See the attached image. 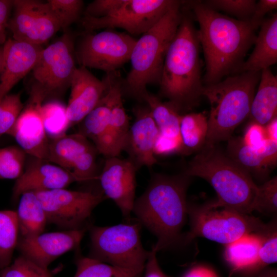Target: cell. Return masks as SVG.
Masks as SVG:
<instances>
[{
    "label": "cell",
    "instance_id": "b9f144b4",
    "mask_svg": "<svg viewBox=\"0 0 277 277\" xmlns=\"http://www.w3.org/2000/svg\"><path fill=\"white\" fill-rule=\"evenodd\" d=\"M181 138H171L159 134L154 147L155 155H168L183 152Z\"/></svg>",
    "mask_w": 277,
    "mask_h": 277
},
{
    "label": "cell",
    "instance_id": "ac0fdd59",
    "mask_svg": "<svg viewBox=\"0 0 277 277\" xmlns=\"http://www.w3.org/2000/svg\"><path fill=\"white\" fill-rule=\"evenodd\" d=\"M135 120L130 127L124 150L137 167H150L156 163L154 147L159 130L147 106L133 109Z\"/></svg>",
    "mask_w": 277,
    "mask_h": 277
},
{
    "label": "cell",
    "instance_id": "f35d334b",
    "mask_svg": "<svg viewBox=\"0 0 277 277\" xmlns=\"http://www.w3.org/2000/svg\"><path fill=\"white\" fill-rule=\"evenodd\" d=\"M216 11L221 10L237 17V19L249 22L256 3L253 0H208L203 2Z\"/></svg>",
    "mask_w": 277,
    "mask_h": 277
},
{
    "label": "cell",
    "instance_id": "cb8c5ba5",
    "mask_svg": "<svg viewBox=\"0 0 277 277\" xmlns=\"http://www.w3.org/2000/svg\"><path fill=\"white\" fill-rule=\"evenodd\" d=\"M94 147L79 133L65 134L49 141L47 161L70 171L73 165Z\"/></svg>",
    "mask_w": 277,
    "mask_h": 277
},
{
    "label": "cell",
    "instance_id": "d590c367",
    "mask_svg": "<svg viewBox=\"0 0 277 277\" xmlns=\"http://www.w3.org/2000/svg\"><path fill=\"white\" fill-rule=\"evenodd\" d=\"M46 4L61 29H67L80 18L83 7L81 0H49Z\"/></svg>",
    "mask_w": 277,
    "mask_h": 277
},
{
    "label": "cell",
    "instance_id": "4fadbf2b",
    "mask_svg": "<svg viewBox=\"0 0 277 277\" xmlns=\"http://www.w3.org/2000/svg\"><path fill=\"white\" fill-rule=\"evenodd\" d=\"M8 29L13 39L41 46L61 29L46 2L14 0Z\"/></svg>",
    "mask_w": 277,
    "mask_h": 277
},
{
    "label": "cell",
    "instance_id": "8fae6325",
    "mask_svg": "<svg viewBox=\"0 0 277 277\" xmlns=\"http://www.w3.org/2000/svg\"><path fill=\"white\" fill-rule=\"evenodd\" d=\"M136 40L127 33L109 29L97 33L89 32L75 48L76 60L80 66L113 72L130 61Z\"/></svg>",
    "mask_w": 277,
    "mask_h": 277
},
{
    "label": "cell",
    "instance_id": "4316f807",
    "mask_svg": "<svg viewBox=\"0 0 277 277\" xmlns=\"http://www.w3.org/2000/svg\"><path fill=\"white\" fill-rule=\"evenodd\" d=\"M142 101L146 103L160 134L171 138H181L180 122L181 114L169 102H163L159 97L146 91Z\"/></svg>",
    "mask_w": 277,
    "mask_h": 277
},
{
    "label": "cell",
    "instance_id": "8d00e7d4",
    "mask_svg": "<svg viewBox=\"0 0 277 277\" xmlns=\"http://www.w3.org/2000/svg\"><path fill=\"white\" fill-rule=\"evenodd\" d=\"M0 277H53L48 269L21 255L1 270Z\"/></svg>",
    "mask_w": 277,
    "mask_h": 277
},
{
    "label": "cell",
    "instance_id": "2e32d148",
    "mask_svg": "<svg viewBox=\"0 0 277 277\" xmlns=\"http://www.w3.org/2000/svg\"><path fill=\"white\" fill-rule=\"evenodd\" d=\"M106 74L101 81L84 67L76 69L71 80L70 95L66 106L70 127L80 123L105 94L111 77V73Z\"/></svg>",
    "mask_w": 277,
    "mask_h": 277
},
{
    "label": "cell",
    "instance_id": "d4e9b609",
    "mask_svg": "<svg viewBox=\"0 0 277 277\" xmlns=\"http://www.w3.org/2000/svg\"><path fill=\"white\" fill-rule=\"evenodd\" d=\"M260 243V236L256 232L225 245L224 256L230 268L229 276L239 271L251 272L258 261Z\"/></svg>",
    "mask_w": 277,
    "mask_h": 277
},
{
    "label": "cell",
    "instance_id": "ab89813d",
    "mask_svg": "<svg viewBox=\"0 0 277 277\" xmlns=\"http://www.w3.org/2000/svg\"><path fill=\"white\" fill-rule=\"evenodd\" d=\"M253 211L269 214L276 213V176L267 180L262 185L258 186V190Z\"/></svg>",
    "mask_w": 277,
    "mask_h": 277
},
{
    "label": "cell",
    "instance_id": "ee69618b",
    "mask_svg": "<svg viewBox=\"0 0 277 277\" xmlns=\"http://www.w3.org/2000/svg\"><path fill=\"white\" fill-rule=\"evenodd\" d=\"M13 1L0 0V45L6 41L7 29L13 8Z\"/></svg>",
    "mask_w": 277,
    "mask_h": 277
},
{
    "label": "cell",
    "instance_id": "5bb4252c",
    "mask_svg": "<svg viewBox=\"0 0 277 277\" xmlns=\"http://www.w3.org/2000/svg\"><path fill=\"white\" fill-rule=\"evenodd\" d=\"M138 169L129 158L108 157L98 176L105 196L115 202L126 217L132 212Z\"/></svg>",
    "mask_w": 277,
    "mask_h": 277
},
{
    "label": "cell",
    "instance_id": "ba28073f",
    "mask_svg": "<svg viewBox=\"0 0 277 277\" xmlns=\"http://www.w3.org/2000/svg\"><path fill=\"white\" fill-rule=\"evenodd\" d=\"M138 224L94 227L90 231L92 258L139 275L149 251L143 247Z\"/></svg>",
    "mask_w": 277,
    "mask_h": 277
},
{
    "label": "cell",
    "instance_id": "1f68e13d",
    "mask_svg": "<svg viewBox=\"0 0 277 277\" xmlns=\"http://www.w3.org/2000/svg\"><path fill=\"white\" fill-rule=\"evenodd\" d=\"M41 114L46 134L52 138L66 134L70 127L66 106L53 101L43 104Z\"/></svg>",
    "mask_w": 277,
    "mask_h": 277
},
{
    "label": "cell",
    "instance_id": "7bdbcfd3",
    "mask_svg": "<svg viewBox=\"0 0 277 277\" xmlns=\"http://www.w3.org/2000/svg\"><path fill=\"white\" fill-rule=\"evenodd\" d=\"M277 8L276 0H260L256 2L249 23L256 30L264 20L265 15Z\"/></svg>",
    "mask_w": 277,
    "mask_h": 277
},
{
    "label": "cell",
    "instance_id": "9a60e30c",
    "mask_svg": "<svg viewBox=\"0 0 277 277\" xmlns=\"http://www.w3.org/2000/svg\"><path fill=\"white\" fill-rule=\"evenodd\" d=\"M86 230L83 228L43 232L29 238L19 237L16 248L22 255L48 268L49 265L59 256L80 246Z\"/></svg>",
    "mask_w": 277,
    "mask_h": 277
},
{
    "label": "cell",
    "instance_id": "603a6c76",
    "mask_svg": "<svg viewBox=\"0 0 277 277\" xmlns=\"http://www.w3.org/2000/svg\"><path fill=\"white\" fill-rule=\"evenodd\" d=\"M276 112L277 77L267 68L261 71L259 85L248 117L250 122L264 126L276 117Z\"/></svg>",
    "mask_w": 277,
    "mask_h": 277
},
{
    "label": "cell",
    "instance_id": "f1b7e54d",
    "mask_svg": "<svg viewBox=\"0 0 277 277\" xmlns=\"http://www.w3.org/2000/svg\"><path fill=\"white\" fill-rule=\"evenodd\" d=\"M130 127L129 118L123 106L121 88L115 96L111 108L108 132L109 157L118 156L124 150Z\"/></svg>",
    "mask_w": 277,
    "mask_h": 277
},
{
    "label": "cell",
    "instance_id": "5b68a950",
    "mask_svg": "<svg viewBox=\"0 0 277 277\" xmlns=\"http://www.w3.org/2000/svg\"><path fill=\"white\" fill-rule=\"evenodd\" d=\"M260 72L245 71L203 87L202 95L210 105L205 144L228 141L249 117Z\"/></svg>",
    "mask_w": 277,
    "mask_h": 277
},
{
    "label": "cell",
    "instance_id": "6da1fadb",
    "mask_svg": "<svg viewBox=\"0 0 277 277\" xmlns=\"http://www.w3.org/2000/svg\"><path fill=\"white\" fill-rule=\"evenodd\" d=\"M198 22L199 36L206 63V85L239 73L243 59L254 44L255 29L249 22L222 14L201 1H189Z\"/></svg>",
    "mask_w": 277,
    "mask_h": 277
},
{
    "label": "cell",
    "instance_id": "f6af8a7d",
    "mask_svg": "<svg viewBox=\"0 0 277 277\" xmlns=\"http://www.w3.org/2000/svg\"><path fill=\"white\" fill-rule=\"evenodd\" d=\"M156 252L152 248L146 261L144 277H168L161 269L156 256Z\"/></svg>",
    "mask_w": 277,
    "mask_h": 277
},
{
    "label": "cell",
    "instance_id": "83f0119b",
    "mask_svg": "<svg viewBox=\"0 0 277 277\" xmlns=\"http://www.w3.org/2000/svg\"><path fill=\"white\" fill-rule=\"evenodd\" d=\"M227 152L232 160L251 175L265 177L272 167L256 149L246 146L241 137L231 136L228 140Z\"/></svg>",
    "mask_w": 277,
    "mask_h": 277
},
{
    "label": "cell",
    "instance_id": "7dc6e473",
    "mask_svg": "<svg viewBox=\"0 0 277 277\" xmlns=\"http://www.w3.org/2000/svg\"><path fill=\"white\" fill-rule=\"evenodd\" d=\"M267 139L277 142V117L264 125Z\"/></svg>",
    "mask_w": 277,
    "mask_h": 277
},
{
    "label": "cell",
    "instance_id": "3957f363",
    "mask_svg": "<svg viewBox=\"0 0 277 277\" xmlns=\"http://www.w3.org/2000/svg\"><path fill=\"white\" fill-rule=\"evenodd\" d=\"M200 42L189 15L182 12L167 52L159 83L160 93L180 112L196 105L202 95Z\"/></svg>",
    "mask_w": 277,
    "mask_h": 277
},
{
    "label": "cell",
    "instance_id": "7a4b0ae2",
    "mask_svg": "<svg viewBox=\"0 0 277 277\" xmlns=\"http://www.w3.org/2000/svg\"><path fill=\"white\" fill-rule=\"evenodd\" d=\"M190 176L156 174L145 192L135 200L132 211L157 238V253L174 245L188 215L186 191Z\"/></svg>",
    "mask_w": 277,
    "mask_h": 277
},
{
    "label": "cell",
    "instance_id": "8992f818",
    "mask_svg": "<svg viewBox=\"0 0 277 277\" xmlns=\"http://www.w3.org/2000/svg\"><path fill=\"white\" fill-rule=\"evenodd\" d=\"M181 2L172 8L151 28L142 35L132 49L131 68L122 82V91L142 101L146 87L160 82L165 57L182 17Z\"/></svg>",
    "mask_w": 277,
    "mask_h": 277
},
{
    "label": "cell",
    "instance_id": "f546056e",
    "mask_svg": "<svg viewBox=\"0 0 277 277\" xmlns=\"http://www.w3.org/2000/svg\"><path fill=\"white\" fill-rule=\"evenodd\" d=\"M208 131V119L201 113L182 115L180 122V135L183 153L201 150L206 143Z\"/></svg>",
    "mask_w": 277,
    "mask_h": 277
},
{
    "label": "cell",
    "instance_id": "ffe728a7",
    "mask_svg": "<svg viewBox=\"0 0 277 277\" xmlns=\"http://www.w3.org/2000/svg\"><path fill=\"white\" fill-rule=\"evenodd\" d=\"M43 48L42 46L8 39L4 44L0 76V100L32 70Z\"/></svg>",
    "mask_w": 277,
    "mask_h": 277
},
{
    "label": "cell",
    "instance_id": "d6a6232c",
    "mask_svg": "<svg viewBox=\"0 0 277 277\" xmlns=\"http://www.w3.org/2000/svg\"><path fill=\"white\" fill-rule=\"evenodd\" d=\"M74 277H136L134 273L100 261L91 257L81 256L76 261Z\"/></svg>",
    "mask_w": 277,
    "mask_h": 277
},
{
    "label": "cell",
    "instance_id": "836d02e7",
    "mask_svg": "<svg viewBox=\"0 0 277 277\" xmlns=\"http://www.w3.org/2000/svg\"><path fill=\"white\" fill-rule=\"evenodd\" d=\"M261 238L257 262L251 272L262 269L264 267L275 263L277 260L276 221L267 224V227L258 232Z\"/></svg>",
    "mask_w": 277,
    "mask_h": 277
},
{
    "label": "cell",
    "instance_id": "7402d4cb",
    "mask_svg": "<svg viewBox=\"0 0 277 277\" xmlns=\"http://www.w3.org/2000/svg\"><path fill=\"white\" fill-rule=\"evenodd\" d=\"M254 42V48L239 73L260 72L277 62V14L264 19Z\"/></svg>",
    "mask_w": 277,
    "mask_h": 277
},
{
    "label": "cell",
    "instance_id": "4dcf8cb0",
    "mask_svg": "<svg viewBox=\"0 0 277 277\" xmlns=\"http://www.w3.org/2000/svg\"><path fill=\"white\" fill-rule=\"evenodd\" d=\"M16 212L0 210V269L9 266L19 239Z\"/></svg>",
    "mask_w": 277,
    "mask_h": 277
},
{
    "label": "cell",
    "instance_id": "c3c4849f",
    "mask_svg": "<svg viewBox=\"0 0 277 277\" xmlns=\"http://www.w3.org/2000/svg\"><path fill=\"white\" fill-rule=\"evenodd\" d=\"M255 277H277L276 271L274 269H269L262 272Z\"/></svg>",
    "mask_w": 277,
    "mask_h": 277
},
{
    "label": "cell",
    "instance_id": "bcb514c9",
    "mask_svg": "<svg viewBox=\"0 0 277 277\" xmlns=\"http://www.w3.org/2000/svg\"><path fill=\"white\" fill-rule=\"evenodd\" d=\"M183 277H218L215 272L204 266H197L189 270Z\"/></svg>",
    "mask_w": 277,
    "mask_h": 277
},
{
    "label": "cell",
    "instance_id": "681fc988",
    "mask_svg": "<svg viewBox=\"0 0 277 277\" xmlns=\"http://www.w3.org/2000/svg\"><path fill=\"white\" fill-rule=\"evenodd\" d=\"M4 58L3 47H0V74L2 69Z\"/></svg>",
    "mask_w": 277,
    "mask_h": 277
},
{
    "label": "cell",
    "instance_id": "52a82bcc",
    "mask_svg": "<svg viewBox=\"0 0 277 277\" xmlns=\"http://www.w3.org/2000/svg\"><path fill=\"white\" fill-rule=\"evenodd\" d=\"M190 229L183 238L188 244L202 237L227 245L244 235L264 230L267 224L259 218L225 207H215L210 203L201 206L188 205Z\"/></svg>",
    "mask_w": 277,
    "mask_h": 277
},
{
    "label": "cell",
    "instance_id": "484cf974",
    "mask_svg": "<svg viewBox=\"0 0 277 277\" xmlns=\"http://www.w3.org/2000/svg\"><path fill=\"white\" fill-rule=\"evenodd\" d=\"M16 212L19 233L29 238L43 232L47 220L43 206L34 192L23 193Z\"/></svg>",
    "mask_w": 277,
    "mask_h": 277
},
{
    "label": "cell",
    "instance_id": "60d3db41",
    "mask_svg": "<svg viewBox=\"0 0 277 277\" xmlns=\"http://www.w3.org/2000/svg\"><path fill=\"white\" fill-rule=\"evenodd\" d=\"M241 139L246 146L252 148H258L267 140L265 126L250 122Z\"/></svg>",
    "mask_w": 277,
    "mask_h": 277
},
{
    "label": "cell",
    "instance_id": "277c9868",
    "mask_svg": "<svg viewBox=\"0 0 277 277\" xmlns=\"http://www.w3.org/2000/svg\"><path fill=\"white\" fill-rule=\"evenodd\" d=\"M215 145L205 144L185 174L202 178L212 186L217 199L209 202L211 206L250 214L254 211L258 186L246 170Z\"/></svg>",
    "mask_w": 277,
    "mask_h": 277
},
{
    "label": "cell",
    "instance_id": "d6986e66",
    "mask_svg": "<svg viewBox=\"0 0 277 277\" xmlns=\"http://www.w3.org/2000/svg\"><path fill=\"white\" fill-rule=\"evenodd\" d=\"M34 159L16 179L12 191L14 200L25 192L65 188L76 182L70 171L48 161Z\"/></svg>",
    "mask_w": 277,
    "mask_h": 277
},
{
    "label": "cell",
    "instance_id": "44dd1931",
    "mask_svg": "<svg viewBox=\"0 0 277 277\" xmlns=\"http://www.w3.org/2000/svg\"><path fill=\"white\" fill-rule=\"evenodd\" d=\"M111 73L109 87L96 106L81 122L79 133L91 139L97 152L106 157L110 156L108 136L111 108L117 91L122 88L118 76Z\"/></svg>",
    "mask_w": 277,
    "mask_h": 277
},
{
    "label": "cell",
    "instance_id": "7c38bea8",
    "mask_svg": "<svg viewBox=\"0 0 277 277\" xmlns=\"http://www.w3.org/2000/svg\"><path fill=\"white\" fill-rule=\"evenodd\" d=\"M34 192L43 206L47 222L65 230L83 228L93 209L106 197L90 191L65 188Z\"/></svg>",
    "mask_w": 277,
    "mask_h": 277
},
{
    "label": "cell",
    "instance_id": "30bf717a",
    "mask_svg": "<svg viewBox=\"0 0 277 277\" xmlns=\"http://www.w3.org/2000/svg\"><path fill=\"white\" fill-rule=\"evenodd\" d=\"M177 1L116 0L106 16L91 17L84 16L81 23L90 32L95 30L121 28L130 35L143 34L155 25Z\"/></svg>",
    "mask_w": 277,
    "mask_h": 277
},
{
    "label": "cell",
    "instance_id": "e0dca14e",
    "mask_svg": "<svg viewBox=\"0 0 277 277\" xmlns=\"http://www.w3.org/2000/svg\"><path fill=\"white\" fill-rule=\"evenodd\" d=\"M43 104L41 100L30 96L28 104L7 134L14 138L26 154L47 161L49 141L41 114Z\"/></svg>",
    "mask_w": 277,
    "mask_h": 277
},
{
    "label": "cell",
    "instance_id": "74e56055",
    "mask_svg": "<svg viewBox=\"0 0 277 277\" xmlns=\"http://www.w3.org/2000/svg\"><path fill=\"white\" fill-rule=\"evenodd\" d=\"M23 108L19 93L7 94L0 100V137L11 129Z\"/></svg>",
    "mask_w": 277,
    "mask_h": 277
},
{
    "label": "cell",
    "instance_id": "9c48e42d",
    "mask_svg": "<svg viewBox=\"0 0 277 277\" xmlns=\"http://www.w3.org/2000/svg\"><path fill=\"white\" fill-rule=\"evenodd\" d=\"M76 60L74 38L69 32L43 48L32 70L30 96L44 102L70 87Z\"/></svg>",
    "mask_w": 277,
    "mask_h": 277
},
{
    "label": "cell",
    "instance_id": "e575fe53",
    "mask_svg": "<svg viewBox=\"0 0 277 277\" xmlns=\"http://www.w3.org/2000/svg\"><path fill=\"white\" fill-rule=\"evenodd\" d=\"M26 154L17 146L0 148V179H17L24 170Z\"/></svg>",
    "mask_w": 277,
    "mask_h": 277
}]
</instances>
